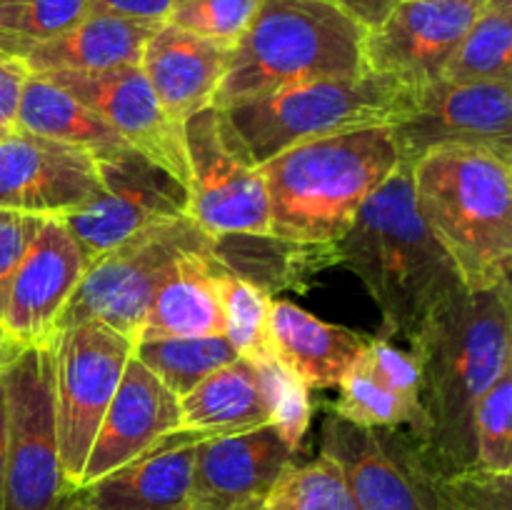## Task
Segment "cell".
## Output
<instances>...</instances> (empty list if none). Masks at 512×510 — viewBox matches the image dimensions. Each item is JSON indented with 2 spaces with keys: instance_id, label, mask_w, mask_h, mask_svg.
<instances>
[{
  "instance_id": "obj_1",
  "label": "cell",
  "mask_w": 512,
  "mask_h": 510,
  "mask_svg": "<svg viewBox=\"0 0 512 510\" xmlns=\"http://www.w3.org/2000/svg\"><path fill=\"white\" fill-rule=\"evenodd\" d=\"M510 280L485 290L460 288L428 315L410 350L420 365V458L443 483L478 470L475 410L512 365Z\"/></svg>"
},
{
  "instance_id": "obj_2",
  "label": "cell",
  "mask_w": 512,
  "mask_h": 510,
  "mask_svg": "<svg viewBox=\"0 0 512 510\" xmlns=\"http://www.w3.org/2000/svg\"><path fill=\"white\" fill-rule=\"evenodd\" d=\"M335 255L380 308L388 340L410 343L428 315L465 288L448 250L420 218L405 160L360 205L353 225L335 243Z\"/></svg>"
},
{
  "instance_id": "obj_3",
  "label": "cell",
  "mask_w": 512,
  "mask_h": 510,
  "mask_svg": "<svg viewBox=\"0 0 512 510\" xmlns=\"http://www.w3.org/2000/svg\"><path fill=\"white\" fill-rule=\"evenodd\" d=\"M400 163L390 125L308 140L260 165L270 205V235L290 243L333 245L360 205Z\"/></svg>"
},
{
  "instance_id": "obj_4",
  "label": "cell",
  "mask_w": 512,
  "mask_h": 510,
  "mask_svg": "<svg viewBox=\"0 0 512 510\" xmlns=\"http://www.w3.org/2000/svg\"><path fill=\"white\" fill-rule=\"evenodd\" d=\"M415 205L468 290L508 283L512 265V158L448 145L410 165Z\"/></svg>"
},
{
  "instance_id": "obj_5",
  "label": "cell",
  "mask_w": 512,
  "mask_h": 510,
  "mask_svg": "<svg viewBox=\"0 0 512 510\" xmlns=\"http://www.w3.org/2000/svg\"><path fill=\"white\" fill-rule=\"evenodd\" d=\"M365 28L325 0H260L230 48L213 108L308 83L363 73Z\"/></svg>"
},
{
  "instance_id": "obj_6",
  "label": "cell",
  "mask_w": 512,
  "mask_h": 510,
  "mask_svg": "<svg viewBox=\"0 0 512 510\" xmlns=\"http://www.w3.org/2000/svg\"><path fill=\"white\" fill-rule=\"evenodd\" d=\"M413 105L415 88L393 75L363 70L343 78L285 85L220 110L240 148L255 165H263L308 140L373 125H395Z\"/></svg>"
},
{
  "instance_id": "obj_7",
  "label": "cell",
  "mask_w": 512,
  "mask_h": 510,
  "mask_svg": "<svg viewBox=\"0 0 512 510\" xmlns=\"http://www.w3.org/2000/svg\"><path fill=\"white\" fill-rule=\"evenodd\" d=\"M213 238L190 215L150 225L90 260L65 303L55 333L85 320H103L135 340L155 290L183 255L210 253Z\"/></svg>"
},
{
  "instance_id": "obj_8",
  "label": "cell",
  "mask_w": 512,
  "mask_h": 510,
  "mask_svg": "<svg viewBox=\"0 0 512 510\" xmlns=\"http://www.w3.org/2000/svg\"><path fill=\"white\" fill-rule=\"evenodd\" d=\"M50 343L30 345L0 375L5 408L3 510H53L68 493L60 470Z\"/></svg>"
},
{
  "instance_id": "obj_9",
  "label": "cell",
  "mask_w": 512,
  "mask_h": 510,
  "mask_svg": "<svg viewBox=\"0 0 512 510\" xmlns=\"http://www.w3.org/2000/svg\"><path fill=\"white\" fill-rule=\"evenodd\" d=\"M55 425L65 490L83 478L105 410L133 358L135 340L103 320H85L53 335Z\"/></svg>"
},
{
  "instance_id": "obj_10",
  "label": "cell",
  "mask_w": 512,
  "mask_h": 510,
  "mask_svg": "<svg viewBox=\"0 0 512 510\" xmlns=\"http://www.w3.org/2000/svg\"><path fill=\"white\" fill-rule=\"evenodd\" d=\"M188 215L210 238L270 235V205L260 165L240 148L223 110L205 105L183 123Z\"/></svg>"
},
{
  "instance_id": "obj_11",
  "label": "cell",
  "mask_w": 512,
  "mask_h": 510,
  "mask_svg": "<svg viewBox=\"0 0 512 510\" xmlns=\"http://www.w3.org/2000/svg\"><path fill=\"white\" fill-rule=\"evenodd\" d=\"M320 455L338 465L358 510H460L403 428H365L330 413Z\"/></svg>"
},
{
  "instance_id": "obj_12",
  "label": "cell",
  "mask_w": 512,
  "mask_h": 510,
  "mask_svg": "<svg viewBox=\"0 0 512 510\" xmlns=\"http://www.w3.org/2000/svg\"><path fill=\"white\" fill-rule=\"evenodd\" d=\"M95 163L98 190L63 218L88 263L150 225L188 215V185L148 155L123 148Z\"/></svg>"
},
{
  "instance_id": "obj_13",
  "label": "cell",
  "mask_w": 512,
  "mask_h": 510,
  "mask_svg": "<svg viewBox=\"0 0 512 510\" xmlns=\"http://www.w3.org/2000/svg\"><path fill=\"white\" fill-rule=\"evenodd\" d=\"M400 160L413 165L448 145L485 148L512 158V83L435 80L415 90V105L390 125Z\"/></svg>"
},
{
  "instance_id": "obj_14",
  "label": "cell",
  "mask_w": 512,
  "mask_h": 510,
  "mask_svg": "<svg viewBox=\"0 0 512 510\" xmlns=\"http://www.w3.org/2000/svg\"><path fill=\"white\" fill-rule=\"evenodd\" d=\"M483 8L485 0H395L383 23L365 30V68L415 90L435 83Z\"/></svg>"
},
{
  "instance_id": "obj_15",
  "label": "cell",
  "mask_w": 512,
  "mask_h": 510,
  "mask_svg": "<svg viewBox=\"0 0 512 510\" xmlns=\"http://www.w3.org/2000/svg\"><path fill=\"white\" fill-rule=\"evenodd\" d=\"M50 83L100 115L130 148L148 155L188 185L183 125L160 108L140 65H120L95 73H45Z\"/></svg>"
},
{
  "instance_id": "obj_16",
  "label": "cell",
  "mask_w": 512,
  "mask_h": 510,
  "mask_svg": "<svg viewBox=\"0 0 512 510\" xmlns=\"http://www.w3.org/2000/svg\"><path fill=\"white\" fill-rule=\"evenodd\" d=\"M98 190V163L85 150L10 130L0 140V208L65 218Z\"/></svg>"
},
{
  "instance_id": "obj_17",
  "label": "cell",
  "mask_w": 512,
  "mask_h": 510,
  "mask_svg": "<svg viewBox=\"0 0 512 510\" xmlns=\"http://www.w3.org/2000/svg\"><path fill=\"white\" fill-rule=\"evenodd\" d=\"M298 450L273 423L198 443L190 485V510H243L268 498L295 465Z\"/></svg>"
},
{
  "instance_id": "obj_18",
  "label": "cell",
  "mask_w": 512,
  "mask_h": 510,
  "mask_svg": "<svg viewBox=\"0 0 512 510\" xmlns=\"http://www.w3.org/2000/svg\"><path fill=\"white\" fill-rule=\"evenodd\" d=\"M88 260L63 218H45L38 238L5 290L0 323L28 345L53 340L55 323L83 278Z\"/></svg>"
},
{
  "instance_id": "obj_19",
  "label": "cell",
  "mask_w": 512,
  "mask_h": 510,
  "mask_svg": "<svg viewBox=\"0 0 512 510\" xmlns=\"http://www.w3.org/2000/svg\"><path fill=\"white\" fill-rule=\"evenodd\" d=\"M175 430H180V398L133 355L100 420L80 485L113 473Z\"/></svg>"
},
{
  "instance_id": "obj_20",
  "label": "cell",
  "mask_w": 512,
  "mask_h": 510,
  "mask_svg": "<svg viewBox=\"0 0 512 510\" xmlns=\"http://www.w3.org/2000/svg\"><path fill=\"white\" fill-rule=\"evenodd\" d=\"M208 435L175 430L113 473L70 490L93 510H190L198 443Z\"/></svg>"
},
{
  "instance_id": "obj_21",
  "label": "cell",
  "mask_w": 512,
  "mask_h": 510,
  "mask_svg": "<svg viewBox=\"0 0 512 510\" xmlns=\"http://www.w3.org/2000/svg\"><path fill=\"white\" fill-rule=\"evenodd\" d=\"M228 58L230 45L163 20L145 43L138 65L165 115L183 125L188 115L213 103Z\"/></svg>"
},
{
  "instance_id": "obj_22",
  "label": "cell",
  "mask_w": 512,
  "mask_h": 510,
  "mask_svg": "<svg viewBox=\"0 0 512 510\" xmlns=\"http://www.w3.org/2000/svg\"><path fill=\"white\" fill-rule=\"evenodd\" d=\"M163 20L90 10L73 28L35 43L23 55L30 75L95 73V70L138 65L145 43Z\"/></svg>"
},
{
  "instance_id": "obj_23",
  "label": "cell",
  "mask_w": 512,
  "mask_h": 510,
  "mask_svg": "<svg viewBox=\"0 0 512 510\" xmlns=\"http://www.w3.org/2000/svg\"><path fill=\"white\" fill-rule=\"evenodd\" d=\"M370 340L330 325L290 300H270V345L308 388H333L358 365Z\"/></svg>"
},
{
  "instance_id": "obj_24",
  "label": "cell",
  "mask_w": 512,
  "mask_h": 510,
  "mask_svg": "<svg viewBox=\"0 0 512 510\" xmlns=\"http://www.w3.org/2000/svg\"><path fill=\"white\" fill-rule=\"evenodd\" d=\"M218 265L210 253H188L175 263L150 300L135 340L223 335Z\"/></svg>"
},
{
  "instance_id": "obj_25",
  "label": "cell",
  "mask_w": 512,
  "mask_h": 510,
  "mask_svg": "<svg viewBox=\"0 0 512 510\" xmlns=\"http://www.w3.org/2000/svg\"><path fill=\"white\" fill-rule=\"evenodd\" d=\"M270 423L268 395L258 365L248 358L213 370L180 398V428L228 435Z\"/></svg>"
},
{
  "instance_id": "obj_26",
  "label": "cell",
  "mask_w": 512,
  "mask_h": 510,
  "mask_svg": "<svg viewBox=\"0 0 512 510\" xmlns=\"http://www.w3.org/2000/svg\"><path fill=\"white\" fill-rule=\"evenodd\" d=\"M13 128L73 145L93 158L130 148L95 110L43 75H28L25 80Z\"/></svg>"
},
{
  "instance_id": "obj_27",
  "label": "cell",
  "mask_w": 512,
  "mask_h": 510,
  "mask_svg": "<svg viewBox=\"0 0 512 510\" xmlns=\"http://www.w3.org/2000/svg\"><path fill=\"white\" fill-rule=\"evenodd\" d=\"M455 83H512V0H485V8L445 65Z\"/></svg>"
},
{
  "instance_id": "obj_28",
  "label": "cell",
  "mask_w": 512,
  "mask_h": 510,
  "mask_svg": "<svg viewBox=\"0 0 512 510\" xmlns=\"http://www.w3.org/2000/svg\"><path fill=\"white\" fill-rule=\"evenodd\" d=\"M133 355L178 398L188 395L213 370L240 358L225 335L135 340Z\"/></svg>"
},
{
  "instance_id": "obj_29",
  "label": "cell",
  "mask_w": 512,
  "mask_h": 510,
  "mask_svg": "<svg viewBox=\"0 0 512 510\" xmlns=\"http://www.w3.org/2000/svg\"><path fill=\"white\" fill-rule=\"evenodd\" d=\"M218 293L223 308V335L240 358L260 360L273 353L270 345V293L218 268Z\"/></svg>"
},
{
  "instance_id": "obj_30",
  "label": "cell",
  "mask_w": 512,
  "mask_h": 510,
  "mask_svg": "<svg viewBox=\"0 0 512 510\" xmlns=\"http://www.w3.org/2000/svg\"><path fill=\"white\" fill-rule=\"evenodd\" d=\"M338 388L340 395L333 413L340 418L365 425V428H403L413 440H418L423 433V418L403 400L395 398L373 375L365 373L360 365L345 373Z\"/></svg>"
},
{
  "instance_id": "obj_31",
  "label": "cell",
  "mask_w": 512,
  "mask_h": 510,
  "mask_svg": "<svg viewBox=\"0 0 512 510\" xmlns=\"http://www.w3.org/2000/svg\"><path fill=\"white\" fill-rule=\"evenodd\" d=\"M90 13V0H0V35L15 58L55 38Z\"/></svg>"
},
{
  "instance_id": "obj_32",
  "label": "cell",
  "mask_w": 512,
  "mask_h": 510,
  "mask_svg": "<svg viewBox=\"0 0 512 510\" xmlns=\"http://www.w3.org/2000/svg\"><path fill=\"white\" fill-rule=\"evenodd\" d=\"M475 463L480 473H512V365L485 390L475 410Z\"/></svg>"
},
{
  "instance_id": "obj_33",
  "label": "cell",
  "mask_w": 512,
  "mask_h": 510,
  "mask_svg": "<svg viewBox=\"0 0 512 510\" xmlns=\"http://www.w3.org/2000/svg\"><path fill=\"white\" fill-rule=\"evenodd\" d=\"M270 495L290 510H358L343 473L325 455L305 465H293Z\"/></svg>"
},
{
  "instance_id": "obj_34",
  "label": "cell",
  "mask_w": 512,
  "mask_h": 510,
  "mask_svg": "<svg viewBox=\"0 0 512 510\" xmlns=\"http://www.w3.org/2000/svg\"><path fill=\"white\" fill-rule=\"evenodd\" d=\"M253 363L258 365L260 375H263L270 423L295 450H300V443H303L310 425V388L288 365L280 363L275 353H270L268 358L253 360Z\"/></svg>"
},
{
  "instance_id": "obj_35",
  "label": "cell",
  "mask_w": 512,
  "mask_h": 510,
  "mask_svg": "<svg viewBox=\"0 0 512 510\" xmlns=\"http://www.w3.org/2000/svg\"><path fill=\"white\" fill-rule=\"evenodd\" d=\"M260 0H178L168 13V23L233 48L253 20Z\"/></svg>"
},
{
  "instance_id": "obj_36",
  "label": "cell",
  "mask_w": 512,
  "mask_h": 510,
  "mask_svg": "<svg viewBox=\"0 0 512 510\" xmlns=\"http://www.w3.org/2000/svg\"><path fill=\"white\" fill-rule=\"evenodd\" d=\"M358 365L423 418V408H420V365L413 350L398 348L388 338H373L365 348L363 358L358 360Z\"/></svg>"
},
{
  "instance_id": "obj_37",
  "label": "cell",
  "mask_w": 512,
  "mask_h": 510,
  "mask_svg": "<svg viewBox=\"0 0 512 510\" xmlns=\"http://www.w3.org/2000/svg\"><path fill=\"white\" fill-rule=\"evenodd\" d=\"M43 223V215L0 208V310H3L5 290H8L10 278L18 270V265L23 263L25 253L35 243Z\"/></svg>"
},
{
  "instance_id": "obj_38",
  "label": "cell",
  "mask_w": 512,
  "mask_h": 510,
  "mask_svg": "<svg viewBox=\"0 0 512 510\" xmlns=\"http://www.w3.org/2000/svg\"><path fill=\"white\" fill-rule=\"evenodd\" d=\"M448 485L460 510H510V475L475 470Z\"/></svg>"
},
{
  "instance_id": "obj_39",
  "label": "cell",
  "mask_w": 512,
  "mask_h": 510,
  "mask_svg": "<svg viewBox=\"0 0 512 510\" xmlns=\"http://www.w3.org/2000/svg\"><path fill=\"white\" fill-rule=\"evenodd\" d=\"M28 75L30 73L23 65V60L0 55V125H5V128H13L20 93H23Z\"/></svg>"
},
{
  "instance_id": "obj_40",
  "label": "cell",
  "mask_w": 512,
  "mask_h": 510,
  "mask_svg": "<svg viewBox=\"0 0 512 510\" xmlns=\"http://www.w3.org/2000/svg\"><path fill=\"white\" fill-rule=\"evenodd\" d=\"M178 0H90V10L133 15V18L165 20Z\"/></svg>"
},
{
  "instance_id": "obj_41",
  "label": "cell",
  "mask_w": 512,
  "mask_h": 510,
  "mask_svg": "<svg viewBox=\"0 0 512 510\" xmlns=\"http://www.w3.org/2000/svg\"><path fill=\"white\" fill-rule=\"evenodd\" d=\"M325 3L335 5L343 13H348L350 18L358 20L365 30L375 28L385 20V15L393 10L395 0H325Z\"/></svg>"
},
{
  "instance_id": "obj_42",
  "label": "cell",
  "mask_w": 512,
  "mask_h": 510,
  "mask_svg": "<svg viewBox=\"0 0 512 510\" xmlns=\"http://www.w3.org/2000/svg\"><path fill=\"white\" fill-rule=\"evenodd\" d=\"M28 348V343H23L18 335H13L3 323H0V375H3Z\"/></svg>"
},
{
  "instance_id": "obj_43",
  "label": "cell",
  "mask_w": 512,
  "mask_h": 510,
  "mask_svg": "<svg viewBox=\"0 0 512 510\" xmlns=\"http://www.w3.org/2000/svg\"><path fill=\"white\" fill-rule=\"evenodd\" d=\"M5 500V408H3V393H0V510H3Z\"/></svg>"
},
{
  "instance_id": "obj_44",
  "label": "cell",
  "mask_w": 512,
  "mask_h": 510,
  "mask_svg": "<svg viewBox=\"0 0 512 510\" xmlns=\"http://www.w3.org/2000/svg\"><path fill=\"white\" fill-rule=\"evenodd\" d=\"M243 510H290V508L285 503H280L275 495H268V498L258 500V503L248 505V508H243Z\"/></svg>"
},
{
  "instance_id": "obj_45",
  "label": "cell",
  "mask_w": 512,
  "mask_h": 510,
  "mask_svg": "<svg viewBox=\"0 0 512 510\" xmlns=\"http://www.w3.org/2000/svg\"><path fill=\"white\" fill-rule=\"evenodd\" d=\"M53 510H93V508H88V505L78 503V500H75L73 495H70V493H65L63 498H60V503L55 505Z\"/></svg>"
},
{
  "instance_id": "obj_46",
  "label": "cell",
  "mask_w": 512,
  "mask_h": 510,
  "mask_svg": "<svg viewBox=\"0 0 512 510\" xmlns=\"http://www.w3.org/2000/svg\"><path fill=\"white\" fill-rule=\"evenodd\" d=\"M0 55H10V58H15L13 48H10V45H8V40H5L3 35H0Z\"/></svg>"
},
{
  "instance_id": "obj_47",
  "label": "cell",
  "mask_w": 512,
  "mask_h": 510,
  "mask_svg": "<svg viewBox=\"0 0 512 510\" xmlns=\"http://www.w3.org/2000/svg\"><path fill=\"white\" fill-rule=\"evenodd\" d=\"M10 130H13V128H5V125H0V140H3V138H5V135H8V133H10Z\"/></svg>"
}]
</instances>
